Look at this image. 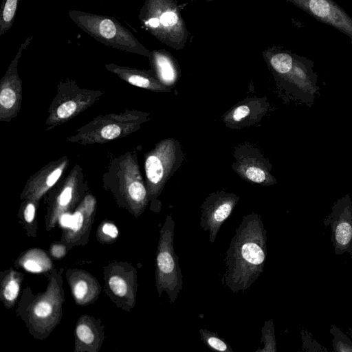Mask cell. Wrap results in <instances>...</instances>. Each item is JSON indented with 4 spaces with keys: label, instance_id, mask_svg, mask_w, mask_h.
<instances>
[{
    "label": "cell",
    "instance_id": "obj_14",
    "mask_svg": "<svg viewBox=\"0 0 352 352\" xmlns=\"http://www.w3.org/2000/svg\"><path fill=\"white\" fill-rule=\"evenodd\" d=\"M318 21L344 33L352 42V17L333 0H287Z\"/></svg>",
    "mask_w": 352,
    "mask_h": 352
},
{
    "label": "cell",
    "instance_id": "obj_31",
    "mask_svg": "<svg viewBox=\"0 0 352 352\" xmlns=\"http://www.w3.org/2000/svg\"><path fill=\"white\" fill-rule=\"evenodd\" d=\"M302 346L304 351H327V349L322 347L311 337V334L305 329L301 331Z\"/></svg>",
    "mask_w": 352,
    "mask_h": 352
},
{
    "label": "cell",
    "instance_id": "obj_18",
    "mask_svg": "<svg viewBox=\"0 0 352 352\" xmlns=\"http://www.w3.org/2000/svg\"><path fill=\"white\" fill-rule=\"evenodd\" d=\"M106 68L129 84L156 92H170L171 88L163 85L153 70L146 71L114 64L106 65Z\"/></svg>",
    "mask_w": 352,
    "mask_h": 352
},
{
    "label": "cell",
    "instance_id": "obj_17",
    "mask_svg": "<svg viewBox=\"0 0 352 352\" xmlns=\"http://www.w3.org/2000/svg\"><path fill=\"white\" fill-rule=\"evenodd\" d=\"M67 164L66 157L49 163L26 183L21 197L38 201L58 181Z\"/></svg>",
    "mask_w": 352,
    "mask_h": 352
},
{
    "label": "cell",
    "instance_id": "obj_1",
    "mask_svg": "<svg viewBox=\"0 0 352 352\" xmlns=\"http://www.w3.org/2000/svg\"><path fill=\"white\" fill-rule=\"evenodd\" d=\"M267 256V230L254 212L243 217L223 259L222 285L245 293L263 273Z\"/></svg>",
    "mask_w": 352,
    "mask_h": 352
},
{
    "label": "cell",
    "instance_id": "obj_3",
    "mask_svg": "<svg viewBox=\"0 0 352 352\" xmlns=\"http://www.w3.org/2000/svg\"><path fill=\"white\" fill-rule=\"evenodd\" d=\"M140 18L160 42L176 50L185 47L189 32L175 0H146Z\"/></svg>",
    "mask_w": 352,
    "mask_h": 352
},
{
    "label": "cell",
    "instance_id": "obj_24",
    "mask_svg": "<svg viewBox=\"0 0 352 352\" xmlns=\"http://www.w3.org/2000/svg\"><path fill=\"white\" fill-rule=\"evenodd\" d=\"M131 274L129 278L126 275L117 272L109 276L107 283L111 292L116 296L129 298L131 303L135 302V291L134 290V279Z\"/></svg>",
    "mask_w": 352,
    "mask_h": 352
},
{
    "label": "cell",
    "instance_id": "obj_32",
    "mask_svg": "<svg viewBox=\"0 0 352 352\" xmlns=\"http://www.w3.org/2000/svg\"><path fill=\"white\" fill-rule=\"evenodd\" d=\"M118 233V229L116 225L105 222L100 226L99 236L104 241H110L116 239Z\"/></svg>",
    "mask_w": 352,
    "mask_h": 352
},
{
    "label": "cell",
    "instance_id": "obj_10",
    "mask_svg": "<svg viewBox=\"0 0 352 352\" xmlns=\"http://www.w3.org/2000/svg\"><path fill=\"white\" fill-rule=\"evenodd\" d=\"M116 178L121 195L135 216L142 214L148 202L146 186L135 157H124L119 163Z\"/></svg>",
    "mask_w": 352,
    "mask_h": 352
},
{
    "label": "cell",
    "instance_id": "obj_20",
    "mask_svg": "<svg viewBox=\"0 0 352 352\" xmlns=\"http://www.w3.org/2000/svg\"><path fill=\"white\" fill-rule=\"evenodd\" d=\"M95 206L96 200L94 197L90 195L85 197L72 215L71 226L64 236L66 241L76 242L88 231L94 216Z\"/></svg>",
    "mask_w": 352,
    "mask_h": 352
},
{
    "label": "cell",
    "instance_id": "obj_22",
    "mask_svg": "<svg viewBox=\"0 0 352 352\" xmlns=\"http://www.w3.org/2000/svg\"><path fill=\"white\" fill-rule=\"evenodd\" d=\"M78 198L77 179L75 175H71L50 207L46 221L47 230L54 227L60 217L75 204Z\"/></svg>",
    "mask_w": 352,
    "mask_h": 352
},
{
    "label": "cell",
    "instance_id": "obj_19",
    "mask_svg": "<svg viewBox=\"0 0 352 352\" xmlns=\"http://www.w3.org/2000/svg\"><path fill=\"white\" fill-rule=\"evenodd\" d=\"M149 59L156 78L165 86L173 87L181 74L177 60L165 50L151 52Z\"/></svg>",
    "mask_w": 352,
    "mask_h": 352
},
{
    "label": "cell",
    "instance_id": "obj_28",
    "mask_svg": "<svg viewBox=\"0 0 352 352\" xmlns=\"http://www.w3.org/2000/svg\"><path fill=\"white\" fill-rule=\"evenodd\" d=\"M19 0H3L1 8L0 35L4 34L12 25Z\"/></svg>",
    "mask_w": 352,
    "mask_h": 352
},
{
    "label": "cell",
    "instance_id": "obj_4",
    "mask_svg": "<svg viewBox=\"0 0 352 352\" xmlns=\"http://www.w3.org/2000/svg\"><path fill=\"white\" fill-rule=\"evenodd\" d=\"M69 16L80 29L102 44L149 58L151 52L116 20L78 10L69 11Z\"/></svg>",
    "mask_w": 352,
    "mask_h": 352
},
{
    "label": "cell",
    "instance_id": "obj_33",
    "mask_svg": "<svg viewBox=\"0 0 352 352\" xmlns=\"http://www.w3.org/2000/svg\"><path fill=\"white\" fill-rule=\"evenodd\" d=\"M30 201L26 204L23 210V219L28 225H31L35 219L36 214V206L34 201L29 200Z\"/></svg>",
    "mask_w": 352,
    "mask_h": 352
},
{
    "label": "cell",
    "instance_id": "obj_2",
    "mask_svg": "<svg viewBox=\"0 0 352 352\" xmlns=\"http://www.w3.org/2000/svg\"><path fill=\"white\" fill-rule=\"evenodd\" d=\"M263 56L285 97L311 107L319 90L313 61L276 47L266 49Z\"/></svg>",
    "mask_w": 352,
    "mask_h": 352
},
{
    "label": "cell",
    "instance_id": "obj_29",
    "mask_svg": "<svg viewBox=\"0 0 352 352\" xmlns=\"http://www.w3.org/2000/svg\"><path fill=\"white\" fill-rule=\"evenodd\" d=\"M261 342L263 348H259L256 352H276V342L275 338L274 324L273 320H265L261 329Z\"/></svg>",
    "mask_w": 352,
    "mask_h": 352
},
{
    "label": "cell",
    "instance_id": "obj_11",
    "mask_svg": "<svg viewBox=\"0 0 352 352\" xmlns=\"http://www.w3.org/2000/svg\"><path fill=\"white\" fill-rule=\"evenodd\" d=\"M239 196L224 190L210 193L201 204L200 227L204 231L209 232V241L213 243L217 234L231 215L239 201Z\"/></svg>",
    "mask_w": 352,
    "mask_h": 352
},
{
    "label": "cell",
    "instance_id": "obj_15",
    "mask_svg": "<svg viewBox=\"0 0 352 352\" xmlns=\"http://www.w3.org/2000/svg\"><path fill=\"white\" fill-rule=\"evenodd\" d=\"M21 48L10 65L0 85V120L8 121L14 118L21 107L22 83L17 74V63Z\"/></svg>",
    "mask_w": 352,
    "mask_h": 352
},
{
    "label": "cell",
    "instance_id": "obj_13",
    "mask_svg": "<svg viewBox=\"0 0 352 352\" xmlns=\"http://www.w3.org/2000/svg\"><path fill=\"white\" fill-rule=\"evenodd\" d=\"M324 223L331 227L335 254L352 255V201L349 194L334 203Z\"/></svg>",
    "mask_w": 352,
    "mask_h": 352
},
{
    "label": "cell",
    "instance_id": "obj_34",
    "mask_svg": "<svg viewBox=\"0 0 352 352\" xmlns=\"http://www.w3.org/2000/svg\"><path fill=\"white\" fill-rule=\"evenodd\" d=\"M50 254L56 258H61L66 254V247L62 244H53L50 248Z\"/></svg>",
    "mask_w": 352,
    "mask_h": 352
},
{
    "label": "cell",
    "instance_id": "obj_8",
    "mask_svg": "<svg viewBox=\"0 0 352 352\" xmlns=\"http://www.w3.org/2000/svg\"><path fill=\"white\" fill-rule=\"evenodd\" d=\"M58 87L45 122L47 129L73 118L91 106L103 94L101 91L80 89L72 82L60 84Z\"/></svg>",
    "mask_w": 352,
    "mask_h": 352
},
{
    "label": "cell",
    "instance_id": "obj_16",
    "mask_svg": "<svg viewBox=\"0 0 352 352\" xmlns=\"http://www.w3.org/2000/svg\"><path fill=\"white\" fill-rule=\"evenodd\" d=\"M269 108L266 97H249L232 107L223 116L222 120L230 129H242L259 122Z\"/></svg>",
    "mask_w": 352,
    "mask_h": 352
},
{
    "label": "cell",
    "instance_id": "obj_7",
    "mask_svg": "<svg viewBox=\"0 0 352 352\" xmlns=\"http://www.w3.org/2000/svg\"><path fill=\"white\" fill-rule=\"evenodd\" d=\"M160 233L155 260L156 288L158 296L165 292L172 304L183 287V277L175 252V221L170 214L166 216Z\"/></svg>",
    "mask_w": 352,
    "mask_h": 352
},
{
    "label": "cell",
    "instance_id": "obj_36",
    "mask_svg": "<svg viewBox=\"0 0 352 352\" xmlns=\"http://www.w3.org/2000/svg\"><path fill=\"white\" fill-rule=\"evenodd\" d=\"M204 1H213V0H204Z\"/></svg>",
    "mask_w": 352,
    "mask_h": 352
},
{
    "label": "cell",
    "instance_id": "obj_5",
    "mask_svg": "<svg viewBox=\"0 0 352 352\" xmlns=\"http://www.w3.org/2000/svg\"><path fill=\"white\" fill-rule=\"evenodd\" d=\"M149 119L148 113L129 110L120 114L100 116L78 129L76 134L67 140L85 145L104 143L138 130L141 124Z\"/></svg>",
    "mask_w": 352,
    "mask_h": 352
},
{
    "label": "cell",
    "instance_id": "obj_27",
    "mask_svg": "<svg viewBox=\"0 0 352 352\" xmlns=\"http://www.w3.org/2000/svg\"><path fill=\"white\" fill-rule=\"evenodd\" d=\"M199 331L201 340L210 350L222 352H233L230 345L217 333L203 328L200 329Z\"/></svg>",
    "mask_w": 352,
    "mask_h": 352
},
{
    "label": "cell",
    "instance_id": "obj_9",
    "mask_svg": "<svg viewBox=\"0 0 352 352\" xmlns=\"http://www.w3.org/2000/svg\"><path fill=\"white\" fill-rule=\"evenodd\" d=\"M233 155L232 169L245 181L265 186L277 183L271 173L272 164L254 145L240 144L234 148Z\"/></svg>",
    "mask_w": 352,
    "mask_h": 352
},
{
    "label": "cell",
    "instance_id": "obj_12",
    "mask_svg": "<svg viewBox=\"0 0 352 352\" xmlns=\"http://www.w3.org/2000/svg\"><path fill=\"white\" fill-rule=\"evenodd\" d=\"M52 278L47 291L33 302L29 311V323L34 330L51 331L58 322L63 302L62 289Z\"/></svg>",
    "mask_w": 352,
    "mask_h": 352
},
{
    "label": "cell",
    "instance_id": "obj_35",
    "mask_svg": "<svg viewBox=\"0 0 352 352\" xmlns=\"http://www.w3.org/2000/svg\"><path fill=\"white\" fill-rule=\"evenodd\" d=\"M348 334H349L352 337V329L350 327L349 328Z\"/></svg>",
    "mask_w": 352,
    "mask_h": 352
},
{
    "label": "cell",
    "instance_id": "obj_23",
    "mask_svg": "<svg viewBox=\"0 0 352 352\" xmlns=\"http://www.w3.org/2000/svg\"><path fill=\"white\" fill-rule=\"evenodd\" d=\"M99 330L89 317L80 318L76 327V347L78 351H98L100 344Z\"/></svg>",
    "mask_w": 352,
    "mask_h": 352
},
{
    "label": "cell",
    "instance_id": "obj_30",
    "mask_svg": "<svg viewBox=\"0 0 352 352\" xmlns=\"http://www.w3.org/2000/svg\"><path fill=\"white\" fill-rule=\"evenodd\" d=\"M329 331L333 336L332 340L333 351L352 352V341L340 329L332 324Z\"/></svg>",
    "mask_w": 352,
    "mask_h": 352
},
{
    "label": "cell",
    "instance_id": "obj_6",
    "mask_svg": "<svg viewBox=\"0 0 352 352\" xmlns=\"http://www.w3.org/2000/svg\"><path fill=\"white\" fill-rule=\"evenodd\" d=\"M184 160L180 143L174 138L159 142L145 155L144 170L148 201L158 202L167 181L180 168Z\"/></svg>",
    "mask_w": 352,
    "mask_h": 352
},
{
    "label": "cell",
    "instance_id": "obj_25",
    "mask_svg": "<svg viewBox=\"0 0 352 352\" xmlns=\"http://www.w3.org/2000/svg\"><path fill=\"white\" fill-rule=\"evenodd\" d=\"M19 263L26 271L41 273L51 269L52 263L45 252L39 249H32L23 255Z\"/></svg>",
    "mask_w": 352,
    "mask_h": 352
},
{
    "label": "cell",
    "instance_id": "obj_26",
    "mask_svg": "<svg viewBox=\"0 0 352 352\" xmlns=\"http://www.w3.org/2000/svg\"><path fill=\"white\" fill-rule=\"evenodd\" d=\"M22 282V275L15 271H10L1 282V297L5 306H12L18 297Z\"/></svg>",
    "mask_w": 352,
    "mask_h": 352
},
{
    "label": "cell",
    "instance_id": "obj_21",
    "mask_svg": "<svg viewBox=\"0 0 352 352\" xmlns=\"http://www.w3.org/2000/svg\"><path fill=\"white\" fill-rule=\"evenodd\" d=\"M72 295L78 305H87L96 300L100 292V285L89 274L76 271L69 277Z\"/></svg>",
    "mask_w": 352,
    "mask_h": 352
}]
</instances>
